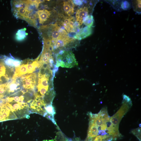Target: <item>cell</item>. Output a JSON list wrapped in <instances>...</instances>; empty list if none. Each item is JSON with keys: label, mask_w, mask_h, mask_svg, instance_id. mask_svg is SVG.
<instances>
[{"label": "cell", "mask_w": 141, "mask_h": 141, "mask_svg": "<svg viewBox=\"0 0 141 141\" xmlns=\"http://www.w3.org/2000/svg\"><path fill=\"white\" fill-rule=\"evenodd\" d=\"M44 1L13 0L11 2V10L17 19L25 21L30 26L37 27L36 12L39 4Z\"/></svg>", "instance_id": "obj_1"}, {"label": "cell", "mask_w": 141, "mask_h": 141, "mask_svg": "<svg viewBox=\"0 0 141 141\" xmlns=\"http://www.w3.org/2000/svg\"><path fill=\"white\" fill-rule=\"evenodd\" d=\"M38 29L43 42L49 43L70 37L66 30L56 22L40 26Z\"/></svg>", "instance_id": "obj_2"}, {"label": "cell", "mask_w": 141, "mask_h": 141, "mask_svg": "<svg viewBox=\"0 0 141 141\" xmlns=\"http://www.w3.org/2000/svg\"><path fill=\"white\" fill-rule=\"evenodd\" d=\"M123 104L116 113L110 119V124L107 128V132L113 137L114 139L119 137L118 130L119 123L124 115L128 111L132 105L131 101L130 98H123Z\"/></svg>", "instance_id": "obj_3"}, {"label": "cell", "mask_w": 141, "mask_h": 141, "mask_svg": "<svg viewBox=\"0 0 141 141\" xmlns=\"http://www.w3.org/2000/svg\"><path fill=\"white\" fill-rule=\"evenodd\" d=\"M56 22L66 30L68 34L74 33L75 35L81 29L79 24L76 21L75 18L72 16H64L58 14Z\"/></svg>", "instance_id": "obj_4"}, {"label": "cell", "mask_w": 141, "mask_h": 141, "mask_svg": "<svg viewBox=\"0 0 141 141\" xmlns=\"http://www.w3.org/2000/svg\"><path fill=\"white\" fill-rule=\"evenodd\" d=\"M56 67L71 68L78 65L74 54L70 51L60 52L56 58Z\"/></svg>", "instance_id": "obj_5"}, {"label": "cell", "mask_w": 141, "mask_h": 141, "mask_svg": "<svg viewBox=\"0 0 141 141\" xmlns=\"http://www.w3.org/2000/svg\"><path fill=\"white\" fill-rule=\"evenodd\" d=\"M38 24L40 26L54 23L57 18L58 13L54 9H38L36 12Z\"/></svg>", "instance_id": "obj_6"}, {"label": "cell", "mask_w": 141, "mask_h": 141, "mask_svg": "<svg viewBox=\"0 0 141 141\" xmlns=\"http://www.w3.org/2000/svg\"><path fill=\"white\" fill-rule=\"evenodd\" d=\"M75 5L73 1H58L56 3V10L58 14L61 16H72L75 13Z\"/></svg>", "instance_id": "obj_7"}, {"label": "cell", "mask_w": 141, "mask_h": 141, "mask_svg": "<svg viewBox=\"0 0 141 141\" xmlns=\"http://www.w3.org/2000/svg\"><path fill=\"white\" fill-rule=\"evenodd\" d=\"M94 1H84L85 2L83 4L82 6L76 10L75 18L80 26L83 23L84 19L89 15L90 11H92L93 8L96 3V2L94 3Z\"/></svg>", "instance_id": "obj_8"}, {"label": "cell", "mask_w": 141, "mask_h": 141, "mask_svg": "<svg viewBox=\"0 0 141 141\" xmlns=\"http://www.w3.org/2000/svg\"><path fill=\"white\" fill-rule=\"evenodd\" d=\"M36 75L34 73L22 77L21 79L23 87L27 89H33L36 83Z\"/></svg>", "instance_id": "obj_9"}, {"label": "cell", "mask_w": 141, "mask_h": 141, "mask_svg": "<svg viewBox=\"0 0 141 141\" xmlns=\"http://www.w3.org/2000/svg\"><path fill=\"white\" fill-rule=\"evenodd\" d=\"M3 62L6 66L9 67H17L20 65L21 61L20 60L15 59L12 57L2 56Z\"/></svg>", "instance_id": "obj_10"}, {"label": "cell", "mask_w": 141, "mask_h": 141, "mask_svg": "<svg viewBox=\"0 0 141 141\" xmlns=\"http://www.w3.org/2000/svg\"><path fill=\"white\" fill-rule=\"evenodd\" d=\"M92 32L91 27L89 28L87 26L81 28L74 36V38L75 39L81 40L84 39L91 35Z\"/></svg>", "instance_id": "obj_11"}, {"label": "cell", "mask_w": 141, "mask_h": 141, "mask_svg": "<svg viewBox=\"0 0 141 141\" xmlns=\"http://www.w3.org/2000/svg\"><path fill=\"white\" fill-rule=\"evenodd\" d=\"M98 127L92 120H90L88 131L87 139L94 138L98 135Z\"/></svg>", "instance_id": "obj_12"}, {"label": "cell", "mask_w": 141, "mask_h": 141, "mask_svg": "<svg viewBox=\"0 0 141 141\" xmlns=\"http://www.w3.org/2000/svg\"><path fill=\"white\" fill-rule=\"evenodd\" d=\"M5 66L3 61L2 55H0V84L9 80Z\"/></svg>", "instance_id": "obj_13"}, {"label": "cell", "mask_w": 141, "mask_h": 141, "mask_svg": "<svg viewBox=\"0 0 141 141\" xmlns=\"http://www.w3.org/2000/svg\"><path fill=\"white\" fill-rule=\"evenodd\" d=\"M27 64H22L16 68L13 77H18L28 73Z\"/></svg>", "instance_id": "obj_14"}, {"label": "cell", "mask_w": 141, "mask_h": 141, "mask_svg": "<svg viewBox=\"0 0 141 141\" xmlns=\"http://www.w3.org/2000/svg\"><path fill=\"white\" fill-rule=\"evenodd\" d=\"M13 80L11 83H9L7 91L8 93L13 92L16 91L20 87H18L20 85L19 80L17 81L16 78H13Z\"/></svg>", "instance_id": "obj_15"}, {"label": "cell", "mask_w": 141, "mask_h": 141, "mask_svg": "<svg viewBox=\"0 0 141 141\" xmlns=\"http://www.w3.org/2000/svg\"><path fill=\"white\" fill-rule=\"evenodd\" d=\"M8 111L5 104L2 102V99H0V122L5 120L3 117L4 114Z\"/></svg>", "instance_id": "obj_16"}, {"label": "cell", "mask_w": 141, "mask_h": 141, "mask_svg": "<svg viewBox=\"0 0 141 141\" xmlns=\"http://www.w3.org/2000/svg\"><path fill=\"white\" fill-rule=\"evenodd\" d=\"M27 67L28 73H31L34 72L37 67H40V66L37 58V60L32 61V63L29 64L28 62Z\"/></svg>", "instance_id": "obj_17"}, {"label": "cell", "mask_w": 141, "mask_h": 141, "mask_svg": "<svg viewBox=\"0 0 141 141\" xmlns=\"http://www.w3.org/2000/svg\"><path fill=\"white\" fill-rule=\"evenodd\" d=\"M25 28L19 30L16 34L15 39L18 41H21L26 38L28 33L26 32Z\"/></svg>", "instance_id": "obj_18"}, {"label": "cell", "mask_w": 141, "mask_h": 141, "mask_svg": "<svg viewBox=\"0 0 141 141\" xmlns=\"http://www.w3.org/2000/svg\"><path fill=\"white\" fill-rule=\"evenodd\" d=\"M94 19L92 15L89 14L83 19V23L87 27L91 28L93 24Z\"/></svg>", "instance_id": "obj_19"}, {"label": "cell", "mask_w": 141, "mask_h": 141, "mask_svg": "<svg viewBox=\"0 0 141 141\" xmlns=\"http://www.w3.org/2000/svg\"><path fill=\"white\" fill-rule=\"evenodd\" d=\"M132 6L134 11L138 14L141 13V0L132 1Z\"/></svg>", "instance_id": "obj_20"}, {"label": "cell", "mask_w": 141, "mask_h": 141, "mask_svg": "<svg viewBox=\"0 0 141 141\" xmlns=\"http://www.w3.org/2000/svg\"><path fill=\"white\" fill-rule=\"evenodd\" d=\"M132 7V3L128 1H121V11L127 10L130 9Z\"/></svg>", "instance_id": "obj_21"}, {"label": "cell", "mask_w": 141, "mask_h": 141, "mask_svg": "<svg viewBox=\"0 0 141 141\" xmlns=\"http://www.w3.org/2000/svg\"><path fill=\"white\" fill-rule=\"evenodd\" d=\"M9 83L0 84V98L4 97L5 93L7 91Z\"/></svg>", "instance_id": "obj_22"}, {"label": "cell", "mask_w": 141, "mask_h": 141, "mask_svg": "<svg viewBox=\"0 0 141 141\" xmlns=\"http://www.w3.org/2000/svg\"><path fill=\"white\" fill-rule=\"evenodd\" d=\"M45 109L46 112L49 114L54 116L56 114L55 109L52 104L46 105Z\"/></svg>", "instance_id": "obj_23"}, {"label": "cell", "mask_w": 141, "mask_h": 141, "mask_svg": "<svg viewBox=\"0 0 141 141\" xmlns=\"http://www.w3.org/2000/svg\"><path fill=\"white\" fill-rule=\"evenodd\" d=\"M37 89L38 92L41 95V96L43 98L48 92L49 89L48 88L43 87L39 84H38L37 86Z\"/></svg>", "instance_id": "obj_24"}, {"label": "cell", "mask_w": 141, "mask_h": 141, "mask_svg": "<svg viewBox=\"0 0 141 141\" xmlns=\"http://www.w3.org/2000/svg\"><path fill=\"white\" fill-rule=\"evenodd\" d=\"M108 138L106 136H102L99 135L97 136L92 141H103V140H105Z\"/></svg>", "instance_id": "obj_25"}, {"label": "cell", "mask_w": 141, "mask_h": 141, "mask_svg": "<svg viewBox=\"0 0 141 141\" xmlns=\"http://www.w3.org/2000/svg\"><path fill=\"white\" fill-rule=\"evenodd\" d=\"M45 116L48 119H49L50 120L52 121V122L55 125H56V122L54 119V116L49 114L47 113Z\"/></svg>", "instance_id": "obj_26"}]
</instances>
